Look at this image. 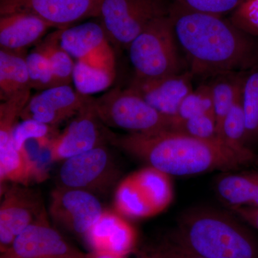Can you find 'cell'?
<instances>
[{
  "instance_id": "25",
  "label": "cell",
  "mask_w": 258,
  "mask_h": 258,
  "mask_svg": "<svg viewBox=\"0 0 258 258\" xmlns=\"http://www.w3.org/2000/svg\"><path fill=\"white\" fill-rule=\"evenodd\" d=\"M115 73L77 60L75 63L73 83L85 96L106 91L114 81Z\"/></svg>"
},
{
  "instance_id": "16",
  "label": "cell",
  "mask_w": 258,
  "mask_h": 258,
  "mask_svg": "<svg viewBox=\"0 0 258 258\" xmlns=\"http://www.w3.org/2000/svg\"><path fill=\"white\" fill-rule=\"evenodd\" d=\"M193 75L188 70L157 79L134 77L128 88L161 114L174 120L180 105L194 89Z\"/></svg>"
},
{
  "instance_id": "17",
  "label": "cell",
  "mask_w": 258,
  "mask_h": 258,
  "mask_svg": "<svg viewBox=\"0 0 258 258\" xmlns=\"http://www.w3.org/2000/svg\"><path fill=\"white\" fill-rule=\"evenodd\" d=\"M93 252L123 257L135 245L136 231L118 212L104 211L85 236Z\"/></svg>"
},
{
  "instance_id": "19",
  "label": "cell",
  "mask_w": 258,
  "mask_h": 258,
  "mask_svg": "<svg viewBox=\"0 0 258 258\" xmlns=\"http://www.w3.org/2000/svg\"><path fill=\"white\" fill-rule=\"evenodd\" d=\"M213 188L227 208H258V171L222 173L214 181Z\"/></svg>"
},
{
  "instance_id": "26",
  "label": "cell",
  "mask_w": 258,
  "mask_h": 258,
  "mask_svg": "<svg viewBox=\"0 0 258 258\" xmlns=\"http://www.w3.org/2000/svg\"><path fill=\"white\" fill-rule=\"evenodd\" d=\"M206 113L215 114L211 90L208 83H203L194 88L180 105L173 120V130L185 120Z\"/></svg>"
},
{
  "instance_id": "31",
  "label": "cell",
  "mask_w": 258,
  "mask_h": 258,
  "mask_svg": "<svg viewBox=\"0 0 258 258\" xmlns=\"http://www.w3.org/2000/svg\"><path fill=\"white\" fill-rule=\"evenodd\" d=\"M185 8L200 13L223 17L231 14L242 0H173Z\"/></svg>"
},
{
  "instance_id": "8",
  "label": "cell",
  "mask_w": 258,
  "mask_h": 258,
  "mask_svg": "<svg viewBox=\"0 0 258 258\" xmlns=\"http://www.w3.org/2000/svg\"><path fill=\"white\" fill-rule=\"evenodd\" d=\"M119 173L109 149L102 145L62 161L57 174L58 186L95 195L109 189Z\"/></svg>"
},
{
  "instance_id": "28",
  "label": "cell",
  "mask_w": 258,
  "mask_h": 258,
  "mask_svg": "<svg viewBox=\"0 0 258 258\" xmlns=\"http://www.w3.org/2000/svg\"><path fill=\"white\" fill-rule=\"evenodd\" d=\"M26 62L31 89L42 91L55 87L50 63L38 47L28 54Z\"/></svg>"
},
{
  "instance_id": "11",
  "label": "cell",
  "mask_w": 258,
  "mask_h": 258,
  "mask_svg": "<svg viewBox=\"0 0 258 258\" xmlns=\"http://www.w3.org/2000/svg\"><path fill=\"white\" fill-rule=\"evenodd\" d=\"M103 212L101 202L90 191L58 186L51 194V219L76 235L85 237Z\"/></svg>"
},
{
  "instance_id": "20",
  "label": "cell",
  "mask_w": 258,
  "mask_h": 258,
  "mask_svg": "<svg viewBox=\"0 0 258 258\" xmlns=\"http://www.w3.org/2000/svg\"><path fill=\"white\" fill-rule=\"evenodd\" d=\"M27 55L0 50V98L8 101L31 91Z\"/></svg>"
},
{
  "instance_id": "4",
  "label": "cell",
  "mask_w": 258,
  "mask_h": 258,
  "mask_svg": "<svg viewBox=\"0 0 258 258\" xmlns=\"http://www.w3.org/2000/svg\"><path fill=\"white\" fill-rule=\"evenodd\" d=\"M170 16L151 23L129 45V59L134 77L157 79L186 71Z\"/></svg>"
},
{
  "instance_id": "18",
  "label": "cell",
  "mask_w": 258,
  "mask_h": 258,
  "mask_svg": "<svg viewBox=\"0 0 258 258\" xmlns=\"http://www.w3.org/2000/svg\"><path fill=\"white\" fill-rule=\"evenodd\" d=\"M51 28V24L28 13L0 15V50L28 55L27 50L37 45Z\"/></svg>"
},
{
  "instance_id": "22",
  "label": "cell",
  "mask_w": 258,
  "mask_h": 258,
  "mask_svg": "<svg viewBox=\"0 0 258 258\" xmlns=\"http://www.w3.org/2000/svg\"><path fill=\"white\" fill-rule=\"evenodd\" d=\"M36 46L42 51L50 63L55 87L71 85L76 62L60 46L57 30L49 34Z\"/></svg>"
},
{
  "instance_id": "34",
  "label": "cell",
  "mask_w": 258,
  "mask_h": 258,
  "mask_svg": "<svg viewBox=\"0 0 258 258\" xmlns=\"http://www.w3.org/2000/svg\"><path fill=\"white\" fill-rule=\"evenodd\" d=\"M86 258H123L113 254L104 253V252H93L92 253L86 255Z\"/></svg>"
},
{
  "instance_id": "24",
  "label": "cell",
  "mask_w": 258,
  "mask_h": 258,
  "mask_svg": "<svg viewBox=\"0 0 258 258\" xmlns=\"http://www.w3.org/2000/svg\"><path fill=\"white\" fill-rule=\"evenodd\" d=\"M242 98L246 144L248 149L253 151L258 144V69L246 73L242 83Z\"/></svg>"
},
{
  "instance_id": "27",
  "label": "cell",
  "mask_w": 258,
  "mask_h": 258,
  "mask_svg": "<svg viewBox=\"0 0 258 258\" xmlns=\"http://www.w3.org/2000/svg\"><path fill=\"white\" fill-rule=\"evenodd\" d=\"M59 133L57 127L35 120H22L13 129V144L17 150L22 152H27L25 144L31 139L37 141L41 147H47Z\"/></svg>"
},
{
  "instance_id": "30",
  "label": "cell",
  "mask_w": 258,
  "mask_h": 258,
  "mask_svg": "<svg viewBox=\"0 0 258 258\" xmlns=\"http://www.w3.org/2000/svg\"><path fill=\"white\" fill-rule=\"evenodd\" d=\"M229 20L237 28L258 37V0H242Z\"/></svg>"
},
{
  "instance_id": "33",
  "label": "cell",
  "mask_w": 258,
  "mask_h": 258,
  "mask_svg": "<svg viewBox=\"0 0 258 258\" xmlns=\"http://www.w3.org/2000/svg\"><path fill=\"white\" fill-rule=\"evenodd\" d=\"M228 209L251 228L258 231V208L237 207Z\"/></svg>"
},
{
  "instance_id": "13",
  "label": "cell",
  "mask_w": 258,
  "mask_h": 258,
  "mask_svg": "<svg viewBox=\"0 0 258 258\" xmlns=\"http://www.w3.org/2000/svg\"><path fill=\"white\" fill-rule=\"evenodd\" d=\"M2 253V258L86 257L49 225L47 212L23 230Z\"/></svg>"
},
{
  "instance_id": "21",
  "label": "cell",
  "mask_w": 258,
  "mask_h": 258,
  "mask_svg": "<svg viewBox=\"0 0 258 258\" xmlns=\"http://www.w3.org/2000/svg\"><path fill=\"white\" fill-rule=\"evenodd\" d=\"M246 73H222L209 79L217 129L240 95Z\"/></svg>"
},
{
  "instance_id": "29",
  "label": "cell",
  "mask_w": 258,
  "mask_h": 258,
  "mask_svg": "<svg viewBox=\"0 0 258 258\" xmlns=\"http://www.w3.org/2000/svg\"><path fill=\"white\" fill-rule=\"evenodd\" d=\"M174 131L203 140L222 142L219 137L216 118L214 113H206L189 118L178 125Z\"/></svg>"
},
{
  "instance_id": "6",
  "label": "cell",
  "mask_w": 258,
  "mask_h": 258,
  "mask_svg": "<svg viewBox=\"0 0 258 258\" xmlns=\"http://www.w3.org/2000/svg\"><path fill=\"white\" fill-rule=\"evenodd\" d=\"M173 196L170 176L147 166L120 181L115 190V208L123 217L148 218L168 208Z\"/></svg>"
},
{
  "instance_id": "10",
  "label": "cell",
  "mask_w": 258,
  "mask_h": 258,
  "mask_svg": "<svg viewBox=\"0 0 258 258\" xmlns=\"http://www.w3.org/2000/svg\"><path fill=\"white\" fill-rule=\"evenodd\" d=\"M102 0H0V15L28 13L56 29H64L91 18H98Z\"/></svg>"
},
{
  "instance_id": "12",
  "label": "cell",
  "mask_w": 258,
  "mask_h": 258,
  "mask_svg": "<svg viewBox=\"0 0 258 258\" xmlns=\"http://www.w3.org/2000/svg\"><path fill=\"white\" fill-rule=\"evenodd\" d=\"M60 46L76 60L115 73L111 42L101 22L57 29Z\"/></svg>"
},
{
  "instance_id": "14",
  "label": "cell",
  "mask_w": 258,
  "mask_h": 258,
  "mask_svg": "<svg viewBox=\"0 0 258 258\" xmlns=\"http://www.w3.org/2000/svg\"><path fill=\"white\" fill-rule=\"evenodd\" d=\"M46 213L40 196L24 185L13 184L3 192L0 205L2 252L28 226Z\"/></svg>"
},
{
  "instance_id": "23",
  "label": "cell",
  "mask_w": 258,
  "mask_h": 258,
  "mask_svg": "<svg viewBox=\"0 0 258 258\" xmlns=\"http://www.w3.org/2000/svg\"><path fill=\"white\" fill-rule=\"evenodd\" d=\"M217 130L219 137L226 145L243 154H254L253 151L248 149L246 144V123L242 91L233 106L224 117Z\"/></svg>"
},
{
  "instance_id": "32",
  "label": "cell",
  "mask_w": 258,
  "mask_h": 258,
  "mask_svg": "<svg viewBox=\"0 0 258 258\" xmlns=\"http://www.w3.org/2000/svg\"><path fill=\"white\" fill-rule=\"evenodd\" d=\"M164 258H203L194 254L173 237L157 251Z\"/></svg>"
},
{
  "instance_id": "2",
  "label": "cell",
  "mask_w": 258,
  "mask_h": 258,
  "mask_svg": "<svg viewBox=\"0 0 258 258\" xmlns=\"http://www.w3.org/2000/svg\"><path fill=\"white\" fill-rule=\"evenodd\" d=\"M109 144L169 176L237 171L255 161L220 141L197 139L177 131L152 134L112 133Z\"/></svg>"
},
{
  "instance_id": "15",
  "label": "cell",
  "mask_w": 258,
  "mask_h": 258,
  "mask_svg": "<svg viewBox=\"0 0 258 258\" xmlns=\"http://www.w3.org/2000/svg\"><path fill=\"white\" fill-rule=\"evenodd\" d=\"M91 99L92 97L81 94L71 85L55 86L31 96L20 118L57 127L74 117Z\"/></svg>"
},
{
  "instance_id": "1",
  "label": "cell",
  "mask_w": 258,
  "mask_h": 258,
  "mask_svg": "<svg viewBox=\"0 0 258 258\" xmlns=\"http://www.w3.org/2000/svg\"><path fill=\"white\" fill-rule=\"evenodd\" d=\"M169 16L195 79L258 69V37L237 28L228 18L188 9L174 1Z\"/></svg>"
},
{
  "instance_id": "35",
  "label": "cell",
  "mask_w": 258,
  "mask_h": 258,
  "mask_svg": "<svg viewBox=\"0 0 258 258\" xmlns=\"http://www.w3.org/2000/svg\"><path fill=\"white\" fill-rule=\"evenodd\" d=\"M142 258H164L162 257V256L159 253V252H157L156 253H154L153 254L152 256H150V257H142Z\"/></svg>"
},
{
  "instance_id": "7",
  "label": "cell",
  "mask_w": 258,
  "mask_h": 258,
  "mask_svg": "<svg viewBox=\"0 0 258 258\" xmlns=\"http://www.w3.org/2000/svg\"><path fill=\"white\" fill-rule=\"evenodd\" d=\"M173 0H102L98 18L111 44L127 50L157 19L169 16Z\"/></svg>"
},
{
  "instance_id": "9",
  "label": "cell",
  "mask_w": 258,
  "mask_h": 258,
  "mask_svg": "<svg viewBox=\"0 0 258 258\" xmlns=\"http://www.w3.org/2000/svg\"><path fill=\"white\" fill-rule=\"evenodd\" d=\"M93 99L73 117L66 128L47 146L50 161H63L109 143L112 132L98 118Z\"/></svg>"
},
{
  "instance_id": "3",
  "label": "cell",
  "mask_w": 258,
  "mask_h": 258,
  "mask_svg": "<svg viewBox=\"0 0 258 258\" xmlns=\"http://www.w3.org/2000/svg\"><path fill=\"white\" fill-rule=\"evenodd\" d=\"M232 212L195 208L179 219L174 238L203 258H258V238Z\"/></svg>"
},
{
  "instance_id": "5",
  "label": "cell",
  "mask_w": 258,
  "mask_h": 258,
  "mask_svg": "<svg viewBox=\"0 0 258 258\" xmlns=\"http://www.w3.org/2000/svg\"><path fill=\"white\" fill-rule=\"evenodd\" d=\"M98 118L107 127L128 134H152L173 130V120L161 114L129 88H114L93 99Z\"/></svg>"
}]
</instances>
